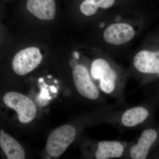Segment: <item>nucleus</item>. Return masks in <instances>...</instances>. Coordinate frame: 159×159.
I'll list each match as a JSON object with an SVG mask.
<instances>
[{
	"label": "nucleus",
	"mask_w": 159,
	"mask_h": 159,
	"mask_svg": "<svg viewBox=\"0 0 159 159\" xmlns=\"http://www.w3.org/2000/svg\"><path fill=\"white\" fill-rule=\"evenodd\" d=\"M149 114V112L145 107H135L128 109L122 114L121 122L125 127H135L144 122Z\"/></svg>",
	"instance_id": "f8f14e48"
},
{
	"label": "nucleus",
	"mask_w": 159,
	"mask_h": 159,
	"mask_svg": "<svg viewBox=\"0 0 159 159\" xmlns=\"http://www.w3.org/2000/svg\"><path fill=\"white\" fill-rule=\"evenodd\" d=\"M91 74L93 79L99 82L100 90L108 95L116 93L117 75L108 61L102 58L95 60L91 65Z\"/></svg>",
	"instance_id": "f257e3e1"
},
{
	"label": "nucleus",
	"mask_w": 159,
	"mask_h": 159,
	"mask_svg": "<svg viewBox=\"0 0 159 159\" xmlns=\"http://www.w3.org/2000/svg\"><path fill=\"white\" fill-rule=\"evenodd\" d=\"M39 83H42L43 81V79L42 78H39Z\"/></svg>",
	"instance_id": "a211bd4d"
},
{
	"label": "nucleus",
	"mask_w": 159,
	"mask_h": 159,
	"mask_svg": "<svg viewBox=\"0 0 159 159\" xmlns=\"http://www.w3.org/2000/svg\"><path fill=\"white\" fill-rule=\"evenodd\" d=\"M39 98L42 99H47L48 100L52 99L51 97H49L48 91L44 88L42 89L40 93L39 96Z\"/></svg>",
	"instance_id": "4468645a"
},
{
	"label": "nucleus",
	"mask_w": 159,
	"mask_h": 159,
	"mask_svg": "<svg viewBox=\"0 0 159 159\" xmlns=\"http://www.w3.org/2000/svg\"><path fill=\"white\" fill-rule=\"evenodd\" d=\"M39 49L30 47L19 51L12 60L13 70L18 75L24 76L34 70L42 60Z\"/></svg>",
	"instance_id": "39448f33"
},
{
	"label": "nucleus",
	"mask_w": 159,
	"mask_h": 159,
	"mask_svg": "<svg viewBox=\"0 0 159 159\" xmlns=\"http://www.w3.org/2000/svg\"><path fill=\"white\" fill-rule=\"evenodd\" d=\"M131 26L125 23H115L106 29L103 34L105 41L114 45H120L130 41L134 36Z\"/></svg>",
	"instance_id": "423d86ee"
},
{
	"label": "nucleus",
	"mask_w": 159,
	"mask_h": 159,
	"mask_svg": "<svg viewBox=\"0 0 159 159\" xmlns=\"http://www.w3.org/2000/svg\"><path fill=\"white\" fill-rule=\"evenodd\" d=\"M3 100L7 106L16 111L21 123H29L36 116L37 108L34 102L22 94L9 92L4 96Z\"/></svg>",
	"instance_id": "7ed1b4c3"
},
{
	"label": "nucleus",
	"mask_w": 159,
	"mask_h": 159,
	"mask_svg": "<svg viewBox=\"0 0 159 159\" xmlns=\"http://www.w3.org/2000/svg\"><path fill=\"white\" fill-rule=\"evenodd\" d=\"M157 136V133L154 129H149L144 130L137 144L133 145L129 149L131 158L146 159L151 147L156 141Z\"/></svg>",
	"instance_id": "6e6552de"
},
{
	"label": "nucleus",
	"mask_w": 159,
	"mask_h": 159,
	"mask_svg": "<svg viewBox=\"0 0 159 159\" xmlns=\"http://www.w3.org/2000/svg\"><path fill=\"white\" fill-rule=\"evenodd\" d=\"M124 152V144L121 142L100 141L97 143L94 157L97 159L118 158L123 156Z\"/></svg>",
	"instance_id": "9d476101"
},
{
	"label": "nucleus",
	"mask_w": 159,
	"mask_h": 159,
	"mask_svg": "<svg viewBox=\"0 0 159 159\" xmlns=\"http://www.w3.org/2000/svg\"><path fill=\"white\" fill-rule=\"evenodd\" d=\"M48 78H51V76H48Z\"/></svg>",
	"instance_id": "412c9836"
},
{
	"label": "nucleus",
	"mask_w": 159,
	"mask_h": 159,
	"mask_svg": "<svg viewBox=\"0 0 159 159\" xmlns=\"http://www.w3.org/2000/svg\"><path fill=\"white\" fill-rule=\"evenodd\" d=\"M115 0H84L80 6V10L86 16L93 15L98 8L106 9L113 6Z\"/></svg>",
	"instance_id": "ddd939ff"
},
{
	"label": "nucleus",
	"mask_w": 159,
	"mask_h": 159,
	"mask_svg": "<svg viewBox=\"0 0 159 159\" xmlns=\"http://www.w3.org/2000/svg\"><path fill=\"white\" fill-rule=\"evenodd\" d=\"M72 73L74 85L82 97L91 100L99 99L100 89L93 82L84 66L77 65L73 69Z\"/></svg>",
	"instance_id": "20e7f679"
},
{
	"label": "nucleus",
	"mask_w": 159,
	"mask_h": 159,
	"mask_svg": "<svg viewBox=\"0 0 159 159\" xmlns=\"http://www.w3.org/2000/svg\"><path fill=\"white\" fill-rule=\"evenodd\" d=\"M76 131L72 125H64L54 129L48 138L46 149L49 155L58 157L74 142Z\"/></svg>",
	"instance_id": "f03ea898"
},
{
	"label": "nucleus",
	"mask_w": 159,
	"mask_h": 159,
	"mask_svg": "<svg viewBox=\"0 0 159 159\" xmlns=\"http://www.w3.org/2000/svg\"><path fill=\"white\" fill-rule=\"evenodd\" d=\"M54 82H55V83H57V80H54Z\"/></svg>",
	"instance_id": "aec40b11"
},
{
	"label": "nucleus",
	"mask_w": 159,
	"mask_h": 159,
	"mask_svg": "<svg viewBox=\"0 0 159 159\" xmlns=\"http://www.w3.org/2000/svg\"><path fill=\"white\" fill-rule=\"evenodd\" d=\"M26 7L28 11L39 19L53 20L55 17V0H28Z\"/></svg>",
	"instance_id": "1a4fd4ad"
},
{
	"label": "nucleus",
	"mask_w": 159,
	"mask_h": 159,
	"mask_svg": "<svg viewBox=\"0 0 159 159\" xmlns=\"http://www.w3.org/2000/svg\"><path fill=\"white\" fill-rule=\"evenodd\" d=\"M0 145L7 158L9 159H24L25 152L21 145L7 134L0 135Z\"/></svg>",
	"instance_id": "9b49d317"
},
{
	"label": "nucleus",
	"mask_w": 159,
	"mask_h": 159,
	"mask_svg": "<svg viewBox=\"0 0 159 159\" xmlns=\"http://www.w3.org/2000/svg\"><path fill=\"white\" fill-rule=\"evenodd\" d=\"M70 66L72 67H73V68H74V67L77 65V61H76V60L74 59H71L70 60Z\"/></svg>",
	"instance_id": "2eb2a0df"
},
{
	"label": "nucleus",
	"mask_w": 159,
	"mask_h": 159,
	"mask_svg": "<svg viewBox=\"0 0 159 159\" xmlns=\"http://www.w3.org/2000/svg\"><path fill=\"white\" fill-rule=\"evenodd\" d=\"M50 89L51 91V92H52L53 93H57V89L54 86H51V87H50Z\"/></svg>",
	"instance_id": "f3484780"
},
{
	"label": "nucleus",
	"mask_w": 159,
	"mask_h": 159,
	"mask_svg": "<svg viewBox=\"0 0 159 159\" xmlns=\"http://www.w3.org/2000/svg\"><path fill=\"white\" fill-rule=\"evenodd\" d=\"M4 133V131L1 130V134H2Z\"/></svg>",
	"instance_id": "6ab92c4d"
},
{
	"label": "nucleus",
	"mask_w": 159,
	"mask_h": 159,
	"mask_svg": "<svg viewBox=\"0 0 159 159\" xmlns=\"http://www.w3.org/2000/svg\"><path fill=\"white\" fill-rule=\"evenodd\" d=\"M72 56L75 59H78L79 58V53L76 51H74L72 53Z\"/></svg>",
	"instance_id": "dca6fc26"
},
{
	"label": "nucleus",
	"mask_w": 159,
	"mask_h": 159,
	"mask_svg": "<svg viewBox=\"0 0 159 159\" xmlns=\"http://www.w3.org/2000/svg\"><path fill=\"white\" fill-rule=\"evenodd\" d=\"M135 68L145 74H159V51H141L133 59Z\"/></svg>",
	"instance_id": "0eeeda50"
}]
</instances>
